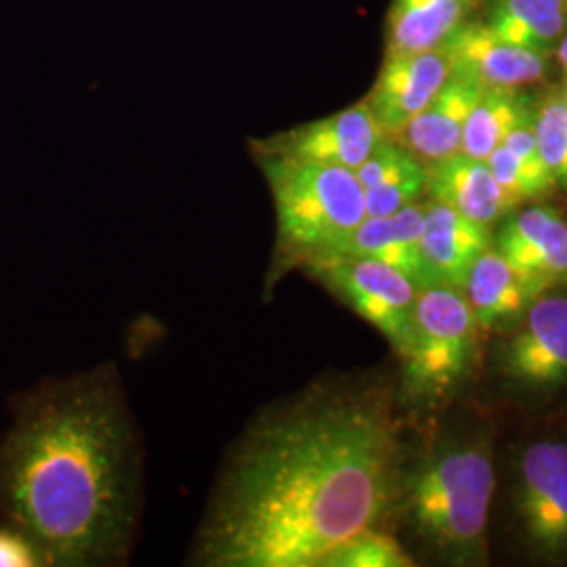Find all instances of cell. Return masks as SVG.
<instances>
[{"mask_svg":"<svg viewBox=\"0 0 567 567\" xmlns=\"http://www.w3.org/2000/svg\"><path fill=\"white\" fill-rule=\"evenodd\" d=\"M425 166L426 164L421 163L414 154H410L402 143L395 142L393 137H385L372 150V154L355 171V175L365 192V189H374V187H381L386 183L404 179L412 173L423 171Z\"/></svg>","mask_w":567,"mask_h":567,"instance_id":"cell-22","label":"cell"},{"mask_svg":"<svg viewBox=\"0 0 567 567\" xmlns=\"http://www.w3.org/2000/svg\"><path fill=\"white\" fill-rule=\"evenodd\" d=\"M534 131L540 158L555 183H567V100L550 93L534 105Z\"/></svg>","mask_w":567,"mask_h":567,"instance_id":"cell-21","label":"cell"},{"mask_svg":"<svg viewBox=\"0 0 567 567\" xmlns=\"http://www.w3.org/2000/svg\"><path fill=\"white\" fill-rule=\"evenodd\" d=\"M482 93L484 86L480 82L450 72L440 93L393 140L402 143L421 163L444 161L461 152L466 118Z\"/></svg>","mask_w":567,"mask_h":567,"instance_id":"cell-14","label":"cell"},{"mask_svg":"<svg viewBox=\"0 0 567 567\" xmlns=\"http://www.w3.org/2000/svg\"><path fill=\"white\" fill-rule=\"evenodd\" d=\"M425 210L426 204L414 203L389 217H365L324 257L377 259L400 269L419 288H426L425 267L421 257Z\"/></svg>","mask_w":567,"mask_h":567,"instance_id":"cell-13","label":"cell"},{"mask_svg":"<svg viewBox=\"0 0 567 567\" xmlns=\"http://www.w3.org/2000/svg\"><path fill=\"white\" fill-rule=\"evenodd\" d=\"M487 248V225L477 224L444 204H426L425 227L421 236L426 286H450L463 290L471 267Z\"/></svg>","mask_w":567,"mask_h":567,"instance_id":"cell-15","label":"cell"},{"mask_svg":"<svg viewBox=\"0 0 567 567\" xmlns=\"http://www.w3.org/2000/svg\"><path fill=\"white\" fill-rule=\"evenodd\" d=\"M426 194L431 203L444 204L487 227L515 208L505 189L494 179L486 161L463 152L426 164Z\"/></svg>","mask_w":567,"mask_h":567,"instance_id":"cell-16","label":"cell"},{"mask_svg":"<svg viewBox=\"0 0 567 567\" xmlns=\"http://www.w3.org/2000/svg\"><path fill=\"white\" fill-rule=\"evenodd\" d=\"M566 4H567V0H566Z\"/></svg>","mask_w":567,"mask_h":567,"instance_id":"cell-31","label":"cell"},{"mask_svg":"<svg viewBox=\"0 0 567 567\" xmlns=\"http://www.w3.org/2000/svg\"><path fill=\"white\" fill-rule=\"evenodd\" d=\"M404 547L379 527H368L332 548L318 567H410Z\"/></svg>","mask_w":567,"mask_h":567,"instance_id":"cell-20","label":"cell"},{"mask_svg":"<svg viewBox=\"0 0 567 567\" xmlns=\"http://www.w3.org/2000/svg\"><path fill=\"white\" fill-rule=\"evenodd\" d=\"M503 365L511 379L529 386L557 385L567 379V297L538 295L508 339Z\"/></svg>","mask_w":567,"mask_h":567,"instance_id":"cell-10","label":"cell"},{"mask_svg":"<svg viewBox=\"0 0 567 567\" xmlns=\"http://www.w3.org/2000/svg\"><path fill=\"white\" fill-rule=\"evenodd\" d=\"M426 192V166L404 179L386 183L374 189H365V217H389L400 213L405 206L419 203Z\"/></svg>","mask_w":567,"mask_h":567,"instance_id":"cell-24","label":"cell"},{"mask_svg":"<svg viewBox=\"0 0 567 567\" xmlns=\"http://www.w3.org/2000/svg\"><path fill=\"white\" fill-rule=\"evenodd\" d=\"M450 68L484 89H519L543 81L547 58L498 39L484 21H465L444 42Z\"/></svg>","mask_w":567,"mask_h":567,"instance_id":"cell-11","label":"cell"},{"mask_svg":"<svg viewBox=\"0 0 567 567\" xmlns=\"http://www.w3.org/2000/svg\"><path fill=\"white\" fill-rule=\"evenodd\" d=\"M532 112L534 103L526 95H519L517 89H484L466 118L461 152L487 161V156L503 145L508 131Z\"/></svg>","mask_w":567,"mask_h":567,"instance_id":"cell-19","label":"cell"},{"mask_svg":"<svg viewBox=\"0 0 567 567\" xmlns=\"http://www.w3.org/2000/svg\"><path fill=\"white\" fill-rule=\"evenodd\" d=\"M402 454L383 386L316 385L267 405L225 458L192 564L320 566L383 522L400 492Z\"/></svg>","mask_w":567,"mask_h":567,"instance_id":"cell-1","label":"cell"},{"mask_svg":"<svg viewBox=\"0 0 567 567\" xmlns=\"http://www.w3.org/2000/svg\"><path fill=\"white\" fill-rule=\"evenodd\" d=\"M494 468L484 447H452L429 461L408 486V508L435 547L471 555L486 543Z\"/></svg>","mask_w":567,"mask_h":567,"instance_id":"cell-4","label":"cell"},{"mask_svg":"<svg viewBox=\"0 0 567 567\" xmlns=\"http://www.w3.org/2000/svg\"><path fill=\"white\" fill-rule=\"evenodd\" d=\"M496 250L513 265L536 295L567 284V224L547 206H529L503 225Z\"/></svg>","mask_w":567,"mask_h":567,"instance_id":"cell-12","label":"cell"},{"mask_svg":"<svg viewBox=\"0 0 567 567\" xmlns=\"http://www.w3.org/2000/svg\"><path fill=\"white\" fill-rule=\"evenodd\" d=\"M486 163L494 179L505 189V194L515 206L545 194V189L532 179V175L524 168V164L519 163L505 145H498L487 156Z\"/></svg>","mask_w":567,"mask_h":567,"instance_id":"cell-25","label":"cell"},{"mask_svg":"<svg viewBox=\"0 0 567 567\" xmlns=\"http://www.w3.org/2000/svg\"><path fill=\"white\" fill-rule=\"evenodd\" d=\"M44 566L39 548L21 532L0 529V567Z\"/></svg>","mask_w":567,"mask_h":567,"instance_id":"cell-28","label":"cell"},{"mask_svg":"<svg viewBox=\"0 0 567 567\" xmlns=\"http://www.w3.org/2000/svg\"><path fill=\"white\" fill-rule=\"evenodd\" d=\"M385 137L372 110L362 102L320 121L307 122L267 140H257L252 142V154L358 171Z\"/></svg>","mask_w":567,"mask_h":567,"instance_id":"cell-7","label":"cell"},{"mask_svg":"<svg viewBox=\"0 0 567 567\" xmlns=\"http://www.w3.org/2000/svg\"><path fill=\"white\" fill-rule=\"evenodd\" d=\"M489 30L503 41L548 55L557 49V44L566 34L567 11H557V13H550L540 20L511 23V25L489 28Z\"/></svg>","mask_w":567,"mask_h":567,"instance_id":"cell-23","label":"cell"},{"mask_svg":"<svg viewBox=\"0 0 567 567\" xmlns=\"http://www.w3.org/2000/svg\"><path fill=\"white\" fill-rule=\"evenodd\" d=\"M517 511L527 540L543 555L567 548V444L536 442L522 456Z\"/></svg>","mask_w":567,"mask_h":567,"instance_id":"cell-8","label":"cell"},{"mask_svg":"<svg viewBox=\"0 0 567 567\" xmlns=\"http://www.w3.org/2000/svg\"><path fill=\"white\" fill-rule=\"evenodd\" d=\"M566 9V0H492L484 23L487 28H501L511 23L540 20Z\"/></svg>","mask_w":567,"mask_h":567,"instance_id":"cell-27","label":"cell"},{"mask_svg":"<svg viewBox=\"0 0 567 567\" xmlns=\"http://www.w3.org/2000/svg\"><path fill=\"white\" fill-rule=\"evenodd\" d=\"M305 269L339 295L362 320L374 326L402 355L421 290L405 274L383 261L362 257L313 259L305 264Z\"/></svg>","mask_w":567,"mask_h":567,"instance_id":"cell-6","label":"cell"},{"mask_svg":"<svg viewBox=\"0 0 567 567\" xmlns=\"http://www.w3.org/2000/svg\"><path fill=\"white\" fill-rule=\"evenodd\" d=\"M140 447L114 365L51 379L18 405L0 496L44 566L121 559L140 511Z\"/></svg>","mask_w":567,"mask_h":567,"instance_id":"cell-2","label":"cell"},{"mask_svg":"<svg viewBox=\"0 0 567 567\" xmlns=\"http://www.w3.org/2000/svg\"><path fill=\"white\" fill-rule=\"evenodd\" d=\"M475 344L477 322L463 290L421 288L402 351L405 391L416 400L444 398L465 379Z\"/></svg>","mask_w":567,"mask_h":567,"instance_id":"cell-5","label":"cell"},{"mask_svg":"<svg viewBox=\"0 0 567 567\" xmlns=\"http://www.w3.org/2000/svg\"><path fill=\"white\" fill-rule=\"evenodd\" d=\"M482 0H393L386 13V53H421L444 42Z\"/></svg>","mask_w":567,"mask_h":567,"instance_id":"cell-17","label":"cell"},{"mask_svg":"<svg viewBox=\"0 0 567 567\" xmlns=\"http://www.w3.org/2000/svg\"><path fill=\"white\" fill-rule=\"evenodd\" d=\"M566 100H567V91H566Z\"/></svg>","mask_w":567,"mask_h":567,"instance_id":"cell-30","label":"cell"},{"mask_svg":"<svg viewBox=\"0 0 567 567\" xmlns=\"http://www.w3.org/2000/svg\"><path fill=\"white\" fill-rule=\"evenodd\" d=\"M452 68L444 47L421 53H385L383 68L365 97L386 137L400 135L447 81Z\"/></svg>","mask_w":567,"mask_h":567,"instance_id":"cell-9","label":"cell"},{"mask_svg":"<svg viewBox=\"0 0 567 567\" xmlns=\"http://www.w3.org/2000/svg\"><path fill=\"white\" fill-rule=\"evenodd\" d=\"M463 295L477 328H492L517 318L538 297L524 276L492 248L482 252L471 267Z\"/></svg>","mask_w":567,"mask_h":567,"instance_id":"cell-18","label":"cell"},{"mask_svg":"<svg viewBox=\"0 0 567 567\" xmlns=\"http://www.w3.org/2000/svg\"><path fill=\"white\" fill-rule=\"evenodd\" d=\"M503 145L507 147L508 152L524 164L527 173L532 175V179L538 183L545 192H548L555 179L550 177L547 166L540 158V150H538V142H536V131H534V112L526 116L524 121L517 122L505 137Z\"/></svg>","mask_w":567,"mask_h":567,"instance_id":"cell-26","label":"cell"},{"mask_svg":"<svg viewBox=\"0 0 567 567\" xmlns=\"http://www.w3.org/2000/svg\"><path fill=\"white\" fill-rule=\"evenodd\" d=\"M555 53H557V60L561 63V68L567 72V30L566 34H564V39L561 42L557 44V49H555Z\"/></svg>","mask_w":567,"mask_h":567,"instance_id":"cell-29","label":"cell"},{"mask_svg":"<svg viewBox=\"0 0 567 567\" xmlns=\"http://www.w3.org/2000/svg\"><path fill=\"white\" fill-rule=\"evenodd\" d=\"M276 208V261L309 264L328 255L365 219L355 171L284 156H255Z\"/></svg>","mask_w":567,"mask_h":567,"instance_id":"cell-3","label":"cell"}]
</instances>
